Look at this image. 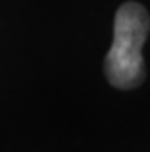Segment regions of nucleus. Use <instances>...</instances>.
Instances as JSON below:
<instances>
[{
    "label": "nucleus",
    "instance_id": "1",
    "mask_svg": "<svg viewBox=\"0 0 150 152\" xmlns=\"http://www.w3.org/2000/svg\"><path fill=\"white\" fill-rule=\"evenodd\" d=\"M150 31V16L138 2H125L115 12L113 43L103 58V70L111 86L131 90L146 76L142 45Z\"/></svg>",
    "mask_w": 150,
    "mask_h": 152
}]
</instances>
